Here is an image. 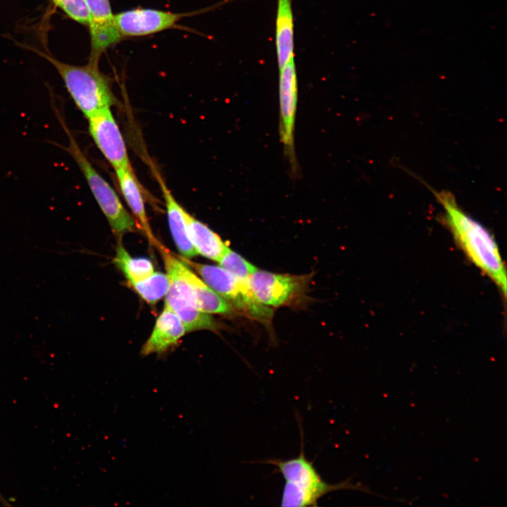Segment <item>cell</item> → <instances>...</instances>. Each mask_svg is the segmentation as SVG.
Returning <instances> with one entry per match:
<instances>
[{"label":"cell","instance_id":"obj_1","mask_svg":"<svg viewBox=\"0 0 507 507\" xmlns=\"http://www.w3.org/2000/svg\"><path fill=\"white\" fill-rule=\"evenodd\" d=\"M434 194L445 211L446 224L456 242L468 259L489 277L505 296L506 269L493 235L483 225L467 214L450 192L434 191Z\"/></svg>","mask_w":507,"mask_h":507},{"label":"cell","instance_id":"obj_2","mask_svg":"<svg viewBox=\"0 0 507 507\" xmlns=\"http://www.w3.org/2000/svg\"><path fill=\"white\" fill-rule=\"evenodd\" d=\"M299 423L301 449L299 456L291 459L271 458L260 461L275 467L284 480V486L281 506H317L319 500L334 491L346 489L350 484L342 482L331 484L325 482L313 463L305 455L303 433Z\"/></svg>","mask_w":507,"mask_h":507},{"label":"cell","instance_id":"obj_3","mask_svg":"<svg viewBox=\"0 0 507 507\" xmlns=\"http://www.w3.org/2000/svg\"><path fill=\"white\" fill-rule=\"evenodd\" d=\"M40 54L56 68L75 106L87 119L118 104L111 79L100 71L98 62L74 65Z\"/></svg>","mask_w":507,"mask_h":507},{"label":"cell","instance_id":"obj_4","mask_svg":"<svg viewBox=\"0 0 507 507\" xmlns=\"http://www.w3.org/2000/svg\"><path fill=\"white\" fill-rule=\"evenodd\" d=\"M57 115L60 123L68 138V145L63 148L73 158L83 174L113 232L115 235L121 237L127 232L134 231L137 226L134 219L125 208L115 189L99 173L89 161L58 111H57Z\"/></svg>","mask_w":507,"mask_h":507},{"label":"cell","instance_id":"obj_5","mask_svg":"<svg viewBox=\"0 0 507 507\" xmlns=\"http://www.w3.org/2000/svg\"><path fill=\"white\" fill-rule=\"evenodd\" d=\"M180 258L234 308L265 325L271 322L273 311L256 299L246 281L237 278L220 265L201 264L182 256Z\"/></svg>","mask_w":507,"mask_h":507},{"label":"cell","instance_id":"obj_6","mask_svg":"<svg viewBox=\"0 0 507 507\" xmlns=\"http://www.w3.org/2000/svg\"><path fill=\"white\" fill-rule=\"evenodd\" d=\"M158 249L162 256L170 282L165 296V306L179 317L186 332L218 329V323L213 317L196 307L190 287L181 271L182 261L163 246Z\"/></svg>","mask_w":507,"mask_h":507},{"label":"cell","instance_id":"obj_7","mask_svg":"<svg viewBox=\"0 0 507 507\" xmlns=\"http://www.w3.org/2000/svg\"><path fill=\"white\" fill-rule=\"evenodd\" d=\"M310 277L278 274L258 268L248 277L247 285L261 303L267 306L289 305L302 299Z\"/></svg>","mask_w":507,"mask_h":507},{"label":"cell","instance_id":"obj_8","mask_svg":"<svg viewBox=\"0 0 507 507\" xmlns=\"http://www.w3.org/2000/svg\"><path fill=\"white\" fill-rule=\"evenodd\" d=\"M87 120L90 136L114 170L132 168L125 140L111 108Z\"/></svg>","mask_w":507,"mask_h":507},{"label":"cell","instance_id":"obj_9","mask_svg":"<svg viewBox=\"0 0 507 507\" xmlns=\"http://www.w3.org/2000/svg\"><path fill=\"white\" fill-rule=\"evenodd\" d=\"M296 72L294 56L280 70V132L288 161L295 174L297 163L294 151V124L298 97Z\"/></svg>","mask_w":507,"mask_h":507},{"label":"cell","instance_id":"obj_10","mask_svg":"<svg viewBox=\"0 0 507 507\" xmlns=\"http://www.w3.org/2000/svg\"><path fill=\"white\" fill-rule=\"evenodd\" d=\"M187 15L151 8H137L115 14V20L123 37H139L170 29Z\"/></svg>","mask_w":507,"mask_h":507},{"label":"cell","instance_id":"obj_11","mask_svg":"<svg viewBox=\"0 0 507 507\" xmlns=\"http://www.w3.org/2000/svg\"><path fill=\"white\" fill-rule=\"evenodd\" d=\"M89 20L91 54L89 60L98 62L101 54L118 43L121 35L109 0H85Z\"/></svg>","mask_w":507,"mask_h":507},{"label":"cell","instance_id":"obj_12","mask_svg":"<svg viewBox=\"0 0 507 507\" xmlns=\"http://www.w3.org/2000/svg\"><path fill=\"white\" fill-rule=\"evenodd\" d=\"M120 192L134 217L136 225L144 232L149 242L157 249L161 244L155 237L145 209L142 187L132 168L115 170Z\"/></svg>","mask_w":507,"mask_h":507},{"label":"cell","instance_id":"obj_13","mask_svg":"<svg viewBox=\"0 0 507 507\" xmlns=\"http://www.w3.org/2000/svg\"><path fill=\"white\" fill-rule=\"evenodd\" d=\"M184 326L179 317L168 307L164 306L158 317L154 330L143 345L141 354H162L175 346L185 334Z\"/></svg>","mask_w":507,"mask_h":507},{"label":"cell","instance_id":"obj_14","mask_svg":"<svg viewBox=\"0 0 507 507\" xmlns=\"http://www.w3.org/2000/svg\"><path fill=\"white\" fill-rule=\"evenodd\" d=\"M166 208L170 230L173 241L182 257L189 258L197 254L187 233L186 210L177 202L163 179L157 175Z\"/></svg>","mask_w":507,"mask_h":507},{"label":"cell","instance_id":"obj_15","mask_svg":"<svg viewBox=\"0 0 507 507\" xmlns=\"http://www.w3.org/2000/svg\"><path fill=\"white\" fill-rule=\"evenodd\" d=\"M181 271L187 281L196 307L206 313L229 315L234 307L196 276L182 261Z\"/></svg>","mask_w":507,"mask_h":507},{"label":"cell","instance_id":"obj_16","mask_svg":"<svg viewBox=\"0 0 507 507\" xmlns=\"http://www.w3.org/2000/svg\"><path fill=\"white\" fill-rule=\"evenodd\" d=\"M189 238L197 254L218 262L228 246L207 225L185 212Z\"/></svg>","mask_w":507,"mask_h":507},{"label":"cell","instance_id":"obj_17","mask_svg":"<svg viewBox=\"0 0 507 507\" xmlns=\"http://www.w3.org/2000/svg\"><path fill=\"white\" fill-rule=\"evenodd\" d=\"M275 45L279 70L294 56V20L292 0H277Z\"/></svg>","mask_w":507,"mask_h":507},{"label":"cell","instance_id":"obj_18","mask_svg":"<svg viewBox=\"0 0 507 507\" xmlns=\"http://www.w3.org/2000/svg\"><path fill=\"white\" fill-rule=\"evenodd\" d=\"M113 262L129 283L143 280L154 272L153 263L149 259L132 257L122 244L117 246Z\"/></svg>","mask_w":507,"mask_h":507},{"label":"cell","instance_id":"obj_19","mask_svg":"<svg viewBox=\"0 0 507 507\" xmlns=\"http://www.w3.org/2000/svg\"><path fill=\"white\" fill-rule=\"evenodd\" d=\"M136 292L147 303L154 304L168 292L170 282L167 274L154 272L147 278L130 283Z\"/></svg>","mask_w":507,"mask_h":507},{"label":"cell","instance_id":"obj_20","mask_svg":"<svg viewBox=\"0 0 507 507\" xmlns=\"http://www.w3.org/2000/svg\"><path fill=\"white\" fill-rule=\"evenodd\" d=\"M218 263L233 275L245 281L257 269L253 264L229 247Z\"/></svg>","mask_w":507,"mask_h":507},{"label":"cell","instance_id":"obj_21","mask_svg":"<svg viewBox=\"0 0 507 507\" xmlns=\"http://www.w3.org/2000/svg\"><path fill=\"white\" fill-rule=\"evenodd\" d=\"M70 18L84 25H88L89 13L85 0H52Z\"/></svg>","mask_w":507,"mask_h":507}]
</instances>
